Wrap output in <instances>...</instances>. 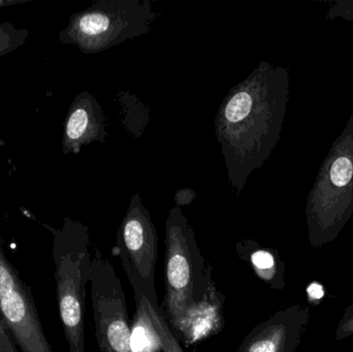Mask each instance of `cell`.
I'll return each instance as SVG.
<instances>
[{"label": "cell", "mask_w": 353, "mask_h": 352, "mask_svg": "<svg viewBox=\"0 0 353 352\" xmlns=\"http://www.w3.org/2000/svg\"><path fill=\"white\" fill-rule=\"evenodd\" d=\"M0 352H21L10 331L0 318Z\"/></svg>", "instance_id": "16"}, {"label": "cell", "mask_w": 353, "mask_h": 352, "mask_svg": "<svg viewBox=\"0 0 353 352\" xmlns=\"http://www.w3.org/2000/svg\"><path fill=\"white\" fill-rule=\"evenodd\" d=\"M114 252L121 260L134 293H140L152 305H159L155 289L159 238L150 213L139 194L132 196L118 229Z\"/></svg>", "instance_id": "5"}, {"label": "cell", "mask_w": 353, "mask_h": 352, "mask_svg": "<svg viewBox=\"0 0 353 352\" xmlns=\"http://www.w3.org/2000/svg\"><path fill=\"white\" fill-rule=\"evenodd\" d=\"M285 101V72L261 63L222 101L216 115V136L236 194L275 147Z\"/></svg>", "instance_id": "1"}, {"label": "cell", "mask_w": 353, "mask_h": 352, "mask_svg": "<svg viewBox=\"0 0 353 352\" xmlns=\"http://www.w3.org/2000/svg\"><path fill=\"white\" fill-rule=\"evenodd\" d=\"M309 320L308 306L279 310L254 327L236 352H296Z\"/></svg>", "instance_id": "8"}, {"label": "cell", "mask_w": 353, "mask_h": 352, "mask_svg": "<svg viewBox=\"0 0 353 352\" xmlns=\"http://www.w3.org/2000/svg\"><path fill=\"white\" fill-rule=\"evenodd\" d=\"M165 293L161 311L176 339L189 322L212 304L225 299L212 279L194 231L180 207L165 222Z\"/></svg>", "instance_id": "2"}, {"label": "cell", "mask_w": 353, "mask_h": 352, "mask_svg": "<svg viewBox=\"0 0 353 352\" xmlns=\"http://www.w3.org/2000/svg\"><path fill=\"white\" fill-rule=\"evenodd\" d=\"M157 18L148 0H99L70 17L59 41L99 53L149 32Z\"/></svg>", "instance_id": "4"}, {"label": "cell", "mask_w": 353, "mask_h": 352, "mask_svg": "<svg viewBox=\"0 0 353 352\" xmlns=\"http://www.w3.org/2000/svg\"><path fill=\"white\" fill-rule=\"evenodd\" d=\"M145 302H146L147 308H148L149 313H150L153 326H154L157 335L161 339L163 352H185L181 346V343L179 342L178 339L172 332L167 320H165L163 311H161V305H152L146 299H145Z\"/></svg>", "instance_id": "12"}, {"label": "cell", "mask_w": 353, "mask_h": 352, "mask_svg": "<svg viewBox=\"0 0 353 352\" xmlns=\"http://www.w3.org/2000/svg\"><path fill=\"white\" fill-rule=\"evenodd\" d=\"M46 227L53 235L58 310L68 349L85 352V300L92 264L89 229L70 218L59 229Z\"/></svg>", "instance_id": "3"}, {"label": "cell", "mask_w": 353, "mask_h": 352, "mask_svg": "<svg viewBox=\"0 0 353 352\" xmlns=\"http://www.w3.org/2000/svg\"><path fill=\"white\" fill-rule=\"evenodd\" d=\"M307 300L311 305H319L325 298V287L321 283L313 281L306 289Z\"/></svg>", "instance_id": "17"}, {"label": "cell", "mask_w": 353, "mask_h": 352, "mask_svg": "<svg viewBox=\"0 0 353 352\" xmlns=\"http://www.w3.org/2000/svg\"><path fill=\"white\" fill-rule=\"evenodd\" d=\"M0 318L21 352H54L43 332L32 291L6 258L1 242Z\"/></svg>", "instance_id": "7"}, {"label": "cell", "mask_w": 353, "mask_h": 352, "mask_svg": "<svg viewBox=\"0 0 353 352\" xmlns=\"http://www.w3.org/2000/svg\"><path fill=\"white\" fill-rule=\"evenodd\" d=\"M105 118L103 107L93 95L83 91L72 101L64 123L62 148L64 154L79 153L85 145L103 142Z\"/></svg>", "instance_id": "9"}, {"label": "cell", "mask_w": 353, "mask_h": 352, "mask_svg": "<svg viewBox=\"0 0 353 352\" xmlns=\"http://www.w3.org/2000/svg\"><path fill=\"white\" fill-rule=\"evenodd\" d=\"M137 310L132 322V352H163L161 339L140 293H134Z\"/></svg>", "instance_id": "11"}, {"label": "cell", "mask_w": 353, "mask_h": 352, "mask_svg": "<svg viewBox=\"0 0 353 352\" xmlns=\"http://www.w3.org/2000/svg\"><path fill=\"white\" fill-rule=\"evenodd\" d=\"M353 177V163L348 157H339L332 165L331 180L337 187H345Z\"/></svg>", "instance_id": "14"}, {"label": "cell", "mask_w": 353, "mask_h": 352, "mask_svg": "<svg viewBox=\"0 0 353 352\" xmlns=\"http://www.w3.org/2000/svg\"><path fill=\"white\" fill-rule=\"evenodd\" d=\"M353 336V303L344 311L335 333V342L338 343L348 337Z\"/></svg>", "instance_id": "15"}, {"label": "cell", "mask_w": 353, "mask_h": 352, "mask_svg": "<svg viewBox=\"0 0 353 352\" xmlns=\"http://www.w3.org/2000/svg\"><path fill=\"white\" fill-rule=\"evenodd\" d=\"M27 1H31V0H0V8L14 6V4L25 3Z\"/></svg>", "instance_id": "18"}, {"label": "cell", "mask_w": 353, "mask_h": 352, "mask_svg": "<svg viewBox=\"0 0 353 352\" xmlns=\"http://www.w3.org/2000/svg\"><path fill=\"white\" fill-rule=\"evenodd\" d=\"M91 300L101 352H132V324L121 281L99 247L93 249Z\"/></svg>", "instance_id": "6"}, {"label": "cell", "mask_w": 353, "mask_h": 352, "mask_svg": "<svg viewBox=\"0 0 353 352\" xmlns=\"http://www.w3.org/2000/svg\"><path fill=\"white\" fill-rule=\"evenodd\" d=\"M28 31L17 28L10 23H0V57L16 51L25 43Z\"/></svg>", "instance_id": "13"}, {"label": "cell", "mask_w": 353, "mask_h": 352, "mask_svg": "<svg viewBox=\"0 0 353 352\" xmlns=\"http://www.w3.org/2000/svg\"><path fill=\"white\" fill-rule=\"evenodd\" d=\"M236 249L238 256L250 265L255 275L265 284L276 291L284 289L285 266L277 250L261 247L253 240L239 242Z\"/></svg>", "instance_id": "10"}]
</instances>
